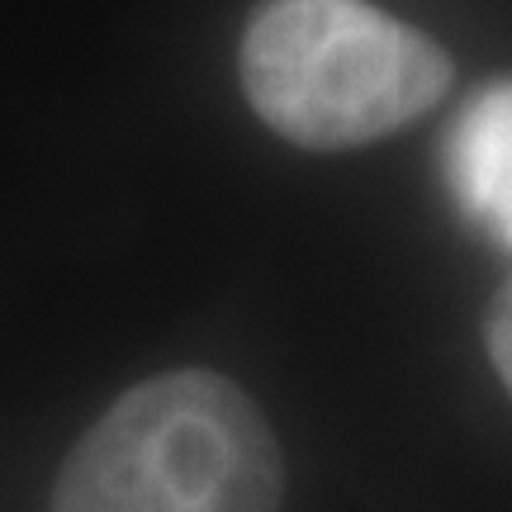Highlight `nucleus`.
<instances>
[{
	"mask_svg": "<svg viewBox=\"0 0 512 512\" xmlns=\"http://www.w3.org/2000/svg\"><path fill=\"white\" fill-rule=\"evenodd\" d=\"M285 460L271 422L214 370L124 389L57 475L53 512H275Z\"/></svg>",
	"mask_w": 512,
	"mask_h": 512,
	"instance_id": "obj_1",
	"label": "nucleus"
},
{
	"mask_svg": "<svg viewBox=\"0 0 512 512\" xmlns=\"http://www.w3.org/2000/svg\"><path fill=\"white\" fill-rule=\"evenodd\" d=\"M247 105L285 143L347 152L437 105L451 57L370 0H266L238 53Z\"/></svg>",
	"mask_w": 512,
	"mask_h": 512,
	"instance_id": "obj_2",
	"label": "nucleus"
},
{
	"mask_svg": "<svg viewBox=\"0 0 512 512\" xmlns=\"http://www.w3.org/2000/svg\"><path fill=\"white\" fill-rule=\"evenodd\" d=\"M441 171L460 214L512 252V76L460 105L441 138Z\"/></svg>",
	"mask_w": 512,
	"mask_h": 512,
	"instance_id": "obj_3",
	"label": "nucleus"
},
{
	"mask_svg": "<svg viewBox=\"0 0 512 512\" xmlns=\"http://www.w3.org/2000/svg\"><path fill=\"white\" fill-rule=\"evenodd\" d=\"M484 342H489V361H494L498 380L512 394V275L498 285L494 304H489V323H484Z\"/></svg>",
	"mask_w": 512,
	"mask_h": 512,
	"instance_id": "obj_4",
	"label": "nucleus"
}]
</instances>
